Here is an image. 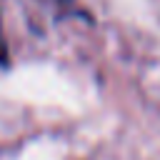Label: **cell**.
I'll use <instances>...</instances> for the list:
<instances>
[{
  "instance_id": "cell-1",
  "label": "cell",
  "mask_w": 160,
  "mask_h": 160,
  "mask_svg": "<svg viewBox=\"0 0 160 160\" xmlns=\"http://www.w3.org/2000/svg\"><path fill=\"white\" fill-rule=\"evenodd\" d=\"M10 60V52H8V42H5V35H2V25H0V65L5 68Z\"/></svg>"
}]
</instances>
